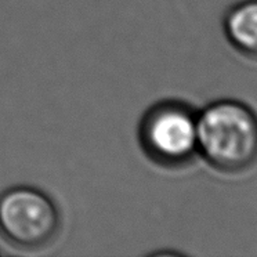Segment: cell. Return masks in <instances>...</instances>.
<instances>
[{
    "mask_svg": "<svg viewBox=\"0 0 257 257\" xmlns=\"http://www.w3.org/2000/svg\"><path fill=\"white\" fill-rule=\"evenodd\" d=\"M198 154L212 168L239 173L257 162V115L243 102L218 100L196 115Z\"/></svg>",
    "mask_w": 257,
    "mask_h": 257,
    "instance_id": "6da1fadb",
    "label": "cell"
},
{
    "mask_svg": "<svg viewBox=\"0 0 257 257\" xmlns=\"http://www.w3.org/2000/svg\"><path fill=\"white\" fill-rule=\"evenodd\" d=\"M196 115L181 101L163 100L150 106L139 124V143L147 158L166 169L188 165L198 154Z\"/></svg>",
    "mask_w": 257,
    "mask_h": 257,
    "instance_id": "7a4b0ae2",
    "label": "cell"
},
{
    "mask_svg": "<svg viewBox=\"0 0 257 257\" xmlns=\"http://www.w3.org/2000/svg\"><path fill=\"white\" fill-rule=\"evenodd\" d=\"M61 213L43 191L18 185L0 194V234L16 247L38 250L54 242Z\"/></svg>",
    "mask_w": 257,
    "mask_h": 257,
    "instance_id": "3957f363",
    "label": "cell"
},
{
    "mask_svg": "<svg viewBox=\"0 0 257 257\" xmlns=\"http://www.w3.org/2000/svg\"><path fill=\"white\" fill-rule=\"evenodd\" d=\"M224 32L239 53L257 58V0H243L231 7L224 18Z\"/></svg>",
    "mask_w": 257,
    "mask_h": 257,
    "instance_id": "277c9868",
    "label": "cell"
}]
</instances>
